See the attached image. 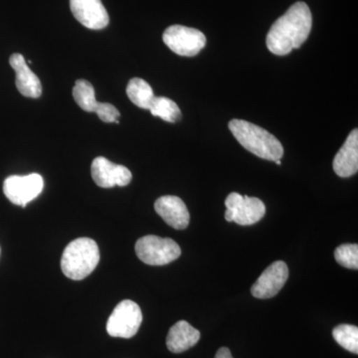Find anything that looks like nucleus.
<instances>
[{
	"instance_id": "nucleus-21",
	"label": "nucleus",
	"mask_w": 358,
	"mask_h": 358,
	"mask_svg": "<svg viewBox=\"0 0 358 358\" xmlns=\"http://www.w3.org/2000/svg\"><path fill=\"white\" fill-rule=\"evenodd\" d=\"M96 114L100 117L101 121L105 122H115L119 124L120 114L119 110L115 106L110 105L109 103H100Z\"/></svg>"
},
{
	"instance_id": "nucleus-8",
	"label": "nucleus",
	"mask_w": 358,
	"mask_h": 358,
	"mask_svg": "<svg viewBox=\"0 0 358 358\" xmlns=\"http://www.w3.org/2000/svg\"><path fill=\"white\" fill-rule=\"evenodd\" d=\"M44 187L43 178L38 173L9 176L3 183V192L11 203L25 207L36 199Z\"/></svg>"
},
{
	"instance_id": "nucleus-7",
	"label": "nucleus",
	"mask_w": 358,
	"mask_h": 358,
	"mask_svg": "<svg viewBox=\"0 0 358 358\" xmlns=\"http://www.w3.org/2000/svg\"><path fill=\"white\" fill-rule=\"evenodd\" d=\"M162 39L171 51L185 57L197 55L206 44L203 33L182 25H173L167 28Z\"/></svg>"
},
{
	"instance_id": "nucleus-18",
	"label": "nucleus",
	"mask_w": 358,
	"mask_h": 358,
	"mask_svg": "<svg viewBox=\"0 0 358 358\" xmlns=\"http://www.w3.org/2000/svg\"><path fill=\"white\" fill-rule=\"evenodd\" d=\"M148 110L152 115L159 117L166 122H176L181 119V112L178 106L166 96H155Z\"/></svg>"
},
{
	"instance_id": "nucleus-1",
	"label": "nucleus",
	"mask_w": 358,
	"mask_h": 358,
	"mask_svg": "<svg viewBox=\"0 0 358 358\" xmlns=\"http://www.w3.org/2000/svg\"><path fill=\"white\" fill-rule=\"evenodd\" d=\"M312 25V13L307 4L296 2L271 27L266 38L268 50L275 55H288L308 39Z\"/></svg>"
},
{
	"instance_id": "nucleus-14",
	"label": "nucleus",
	"mask_w": 358,
	"mask_h": 358,
	"mask_svg": "<svg viewBox=\"0 0 358 358\" xmlns=\"http://www.w3.org/2000/svg\"><path fill=\"white\" fill-rule=\"evenodd\" d=\"M334 173L339 178H350L358 171V131L353 129L333 162Z\"/></svg>"
},
{
	"instance_id": "nucleus-5",
	"label": "nucleus",
	"mask_w": 358,
	"mask_h": 358,
	"mask_svg": "<svg viewBox=\"0 0 358 358\" xmlns=\"http://www.w3.org/2000/svg\"><path fill=\"white\" fill-rule=\"evenodd\" d=\"M225 219L242 226L253 225L265 216L266 206L262 200L256 197L232 192L225 200Z\"/></svg>"
},
{
	"instance_id": "nucleus-10",
	"label": "nucleus",
	"mask_w": 358,
	"mask_h": 358,
	"mask_svg": "<svg viewBox=\"0 0 358 358\" xmlns=\"http://www.w3.org/2000/svg\"><path fill=\"white\" fill-rule=\"evenodd\" d=\"M289 278V268L282 261H277L258 278L252 286L251 293L257 299H270L278 294Z\"/></svg>"
},
{
	"instance_id": "nucleus-9",
	"label": "nucleus",
	"mask_w": 358,
	"mask_h": 358,
	"mask_svg": "<svg viewBox=\"0 0 358 358\" xmlns=\"http://www.w3.org/2000/svg\"><path fill=\"white\" fill-rule=\"evenodd\" d=\"M91 173L96 185L102 188L127 186L133 179L131 171L126 166L113 164L103 157L93 160Z\"/></svg>"
},
{
	"instance_id": "nucleus-4",
	"label": "nucleus",
	"mask_w": 358,
	"mask_h": 358,
	"mask_svg": "<svg viewBox=\"0 0 358 358\" xmlns=\"http://www.w3.org/2000/svg\"><path fill=\"white\" fill-rule=\"evenodd\" d=\"M136 253L138 258L147 265L164 266L178 259L181 249L171 238L148 235L136 241Z\"/></svg>"
},
{
	"instance_id": "nucleus-20",
	"label": "nucleus",
	"mask_w": 358,
	"mask_h": 358,
	"mask_svg": "<svg viewBox=\"0 0 358 358\" xmlns=\"http://www.w3.org/2000/svg\"><path fill=\"white\" fill-rule=\"evenodd\" d=\"M336 262L343 267L357 270L358 246L357 244H343L334 251Z\"/></svg>"
},
{
	"instance_id": "nucleus-23",
	"label": "nucleus",
	"mask_w": 358,
	"mask_h": 358,
	"mask_svg": "<svg viewBox=\"0 0 358 358\" xmlns=\"http://www.w3.org/2000/svg\"><path fill=\"white\" fill-rule=\"evenodd\" d=\"M275 164H278V166H280V164H282V162H281V159H278V160H275Z\"/></svg>"
},
{
	"instance_id": "nucleus-6",
	"label": "nucleus",
	"mask_w": 358,
	"mask_h": 358,
	"mask_svg": "<svg viewBox=\"0 0 358 358\" xmlns=\"http://www.w3.org/2000/svg\"><path fill=\"white\" fill-rule=\"evenodd\" d=\"M143 322L140 306L133 301H121L107 322V331L113 338H131L138 334Z\"/></svg>"
},
{
	"instance_id": "nucleus-3",
	"label": "nucleus",
	"mask_w": 358,
	"mask_h": 358,
	"mask_svg": "<svg viewBox=\"0 0 358 358\" xmlns=\"http://www.w3.org/2000/svg\"><path fill=\"white\" fill-rule=\"evenodd\" d=\"M100 262L98 244L90 238H78L67 245L61 259L66 277L80 281L93 273Z\"/></svg>"
},
{
	"instance_id": "nucleus-11",
	"label": "nucleus",
	"mask_w": 358,
	"mask_h": 358,
	"mask_svg": "<svg viewBox=\"0 0 358 358\" xmlns=\"http://www.w3.org/2000/svg\"><path fill=\"white\" fill-rule=\"evenodd\" d=\"M71 11L82 25L101 30L109 24V14L101 0H70Z\"/></svg>"
},
{
	"instance_id": "nucleus-16",
	"label": "nucleus",
	"mask_w": 358,
	"mask_h": 358,
	"mask_svg": "<svg viewBox=\"0 0 358 358\" xmlns=\"http://www.w3.org/2000/svg\"><path fill=\"white\" fill-rule=\"evenodd\" d=\"M127 95L134 105L143 110L150 109L155 98L150 85L141 78H134L129 82Z\"/></svg>"
},
{
	"instance_id": "nucleus-12",
	"label": "nucleus",
	"mask_w": 358,
	"mask_h": 358,
	"mask_svg": "<svg viewBox=\"0 0 358 358\" xmlns=\"http://www.w3.org/2000/svg\"><path fill=\"white\" fill-rule=\"evenodd\" d=\"M155 209L171 227L183 230L189 225L190 215L185 202L178 196L166 195L155 201Z\"/></svg>"
},
{
	"instance_id": "nucleus-15",
	"label": "nucleus",
	"mask_w": 358,
	"mask_h": 358,
	"mask_svg": "<svg viewBox=\"0 0 358 358\" xmlns=\"http://www.w3.org/2000/svg\"><path fill=\"white\" fill-rule=\"evenodd\" d=\"M200 331L185 320H179L169 329L166 338V346L169 352H185L199 343Z\"/></svg>"
},
{
	"instance_id": "nucleus-17",
	"label": "nucleus",
	"mask_w": 358,
	"mask_h": 358,
	"mask_svg": "<svg viewBox=\"0 0 358 358\" xmlns=\"http://www.w3.org/2000/svg\"><path fill=\"white\" fill-rule=\"evenodd\" d=\"M73 96L78 106L85 112L96 113L100 102L96 100L93 85L84 79L78 80L73 88Z\"/></svg>"
},
{
	"instance_id": "nucleus-24",
	"label": "nucleus",
	"mask_w": 358,
	"mask_h": 358,
	"mask_svg": "<svg viewBox=\"0 0 358 358\" xmlns=\"http://www.w3.org/2000/svg\"><path fill=\"white\" fill-rule=\"evenodd\" d=\"M0 253H1V249H0Z\"/></svg>"
},
{
	"instance_id": "nucleus-13",
	"label": "nucleus",
	"mask_w": 358,
	"mask_h": 358,
	"mask_svg": "<svg viewBox=\"0 0 358 358\" xmlns=\"http://www.w3.org/2000/svg\"><path fill=\"white\" fill-rule=\"evenodd\" d=\"M11 67L15 71L16 88L21 95L27 98H39L42 94V85L39 78L28 67L24 57L21 54L15 53L9 59Z\"/></svg>"
},
{
	"instance_id": "nucleus-22",
	"label": "nucleus",
	"mask_w": 358,
	"mask_h": 358,
	"mask_svg": "<svg viewBox=\"0 0 358 358\" xmlns=\"http://www.w3.org/2000/svg\"><path fill=\"white\" fill-rule=\"evenodd\" d=\"M215 358H233L229 348H221L216 352Z\"/></svg>"
},
{
	"instance_id": "nucleus-19",
	"label": "nucleus",
	"mask_w": 358,
	"mask_h": 358,
	"mask_svg": "<svg viewBox=\"0 0 358 358\" xmlns=\"http://www.w3.org/2000/svg\"><path fill=\"white\" fill-rule=\"evenodd\" d=\"M334 338L341 348L348 352L358 353V329L357 327L350 324H341L334 327L333 331Z\"/></svg>"
},
{
	"instance_id": "nucleus-2",
	"label": "nucleus",
	"mask_w": 358,
	"mask_h": 358,
	"mask_svg": "<svg viewBox=\"0 0 358 358\" xmlns=\"http://www.w3.org/2000/svg\"><path fill=\"white\" fill-rule=\"evenodd\" d=\"M229 129L242 147L260 159L275 162L284 155L280 141L261 127L234 119L229 122Z\"/></svg>"
}]
</instances>
